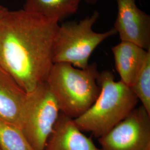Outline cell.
Returning <instances> with one entry per match:
<instances>
[{"instance_id":"277c9868","label":"cell","mask_w":150,"mask_h":150,"mask_svg":"<svg viewBox=\"0 0 150 150\" xmlns=\"http://www.w3.org/2000/svg\"><path fill=\"white\" fill-rule=\"evenodd\" d=\"M100 15L95 11L79 21H70L59 25L54 40V64L68 63L81 69L89 65L90 56L97 46L117 34L113 27L105 32L93 30Z\"/></svg>"},{"instance_id":"ba28073f","label":"cell","mask_w":150,"mask_h":150,"mask_svg":"<svg viewBox=\"0 0 150 150\" xmlns=\"http://www.w3.org/2000/svg\"><path fill=\"white\" fill-rule=\"evenodd\" d=\"M44 150H100L77 127L74 120L61 112Z\"/></svg>"},{"instance_id":"4fadbf2b","label":"cell","mask_w":150,"mask_h":150,"mask_svg":"<svg viewBox=\"0 0 150 150\" xmlns=\"http://www.w3.org/2000/svg\"><path fill=\"white\" fill-rule=\"evenodd\" d=\"M130 88L150 115V53Z\"/></svg>"},{"instance_id":"7c38bea8","label":"cell","mask_w":150,"mask_h":150,"mask_svg":"<svg viewBox=\"0 0 150 150\" xmlns=\"http://www.w3.org/2000/svg\"><path fill=\"white\" fill-rule=\"evenodd\" d=\"M0 147L2 150H34L19 128L1 116Z\"/></svg>"},{"instance_id":"6da1fadb","label":"cell","mask_w":150,"mask_h":150,"mask_svg":"<svg viewBox=\"0 0 150 150\" xmlns=\"http://www.w3.org/2000/svg\"><path fill=\"white\" fill-rule=\"evenodd\" d=\"M59 22L22 10L8 11L0 27V66L26 93L46 82Z\"/></svg>"},{"instance_id":"8fae6325","label":"cell","mask_w":150,"mask_h":150,"mask_svg":"<svg viewBox=\"0 0 150 150\" xmlns=\"http://www.w3.org/2000/svg\"><path fill=\"white\" fill-rule=\"evenodd\" d=\"M83 0H26L23 10L59 22L77 11Z\"/></svg>"},{"instance_id":"30bf717a","label":"cell","mask_w":150,"mask_h":150,"mask_svg":"<svg viewBox=\"0 0 150 150\" xmlns=\"http://www.w3.org/2000/svg\"><path fill=\"white\" fill-rule=\"evenodd\" d=\"M26 95L12 76L0 66V116L17 126Z\"/></svg>"},{"instance_id":"5bb4252c","label":"cell","mask_w":150,"mask_h":150,"mask_svg":"<svg viewBox=\"0 0 150 150\" xmlns=\"http://www.w3.org/2000/svg\"><path fill=\"white\" fill-rule=\"evenodd\" d=\"M8 11V10L6 7L2 5L1 4H0V27H1L2 21L4 16H5L6 13Z\"/></svg>"},{"instance_id":"9c48e42d","label":"cell","mask_w":150,"mask_h":150,"mask_svg":"<svg viewBox=\"0 0 150 150\" xmlns=\"http://www.w3.org/2000/svg\"><path fill=\"white\" fill-rule=\"evenodd\" d=\"M111 50L120 80L130 87L150 54V50H146L134 43L121 41Z\"/></svg>"},{"instance_id":"e0dca14e","label":"cell","mask_w":150,"mask_h":150,"mask_svg":"<svg viewBox=\"0 0 150 150\" xmlns=\"http://www.w3.org/2000/svg\"><path fill=\"white\" fill-rule=\"evenodd\" d=\"M0 150H2V149H1V147H0Z\"/></svg>"},{"instance_id":"52a82bcc","label":"cell","mask_w":150,"mask_h":150,"mask_svg":"<svg viewBox=\"0 0 150 150\" xmlns=\"http://www.w3.org/2000/svg\"><path fill=\"white\" fill-rule=\"evenodd\" d=\"M117 11L113 28L121 41L150 50V16L141 10L137 0H116Z\"/></svg>"},{"instance_id":"9a60e30c","label":"cell","mask_w":150,"mask_h":150,"mask_svg":"<svg viewBox=\"0 0 150 150\" xmlns=\"http://www.w3.org/2000/svg\"><path fill=\"white\" fill-rule=\"evenodd\" d=\"M83 1H84L85 2L89 5H94L96 4L100 0H83Z\"/></svg>"},{"instance_id":"2e32d148","label":"cell","mask_w":150,"mask_h":150,"mask_svg":"<svg viewBox=\"0 0 150 150\" xmlns=\"http://www.w3.org/2000/svg\"><path fill=\"white\" fill-rule=\"evenodd\" d=\"M150 150V147H148L147 149H146V150Z\"/></svg>"},{"instance_id":"3957f363","label":"cell","mask_w":150,"mask_h":150,"mask_svg":"<svg viewBox=\"0 0 150 150\" xmlns=\"http://www.w3.org/2000/svg\"><path fill=\"white\" fill-rule=\"evenodd\" d=\"M99 74L95 62L83 69L65 62L54 64L46 82L60 112L75 119L88 110L100 92L97 83Z\"/></svg>"},{"instance_id":"5b68a950","label":"cell","mask_w":150,"mask_h":150,"mask_svg":"<svg viewBox=\"0 0 150 150\" xmlns=\"http://www.w3.org/2000/svg\"><path fill=\"white\" fill-rule=\"evenodd\" d=\"M60 110L48 84L45 82L27 93L17 126L34 150H44Z\"/></svg>"},{"instance_id":"8992f818","label":"cell","mask_w":150,"mask_h":150,"mask_svg":"<svg viewBox=\"0 0 150 150\" xmlns=\"http://www.w3.org/2000/svg\"><path fill=\"white\" fill-rule=\"evenodd\" d=\"M100 150H145L150 147V115L136 107L121 122L98 139Z\"/></svg>"},{"instance_id":"7a4b0ae2","label":"cell","mask_w":150,"mask_h":150,"mask_svg":"<svg viewBox=\"0 0 150 150\" xmlns=\"http://www.w3.org/2000/svg\"><path fill=\"white\" fill-rule=\"evenodd\" d=\"M97 83L100 92L96 101L85 112L74 120L82 132H91L98 139L126 118L139 100L129 86L122 81H115L110 70L100 72Z\"/></svg>"}]
</instances>
